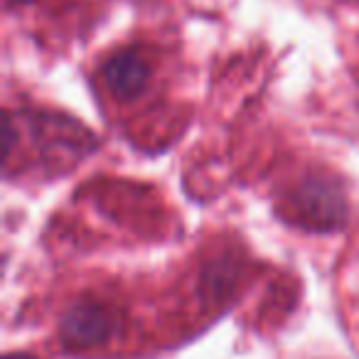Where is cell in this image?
Listing matches in <instances>:
<instances>
[{
  "label": "cell",
  "mask_w": 359,
  "mask_h": 359,
  "mask_svg": "<svg viewBox=\"0 0 359 359\" xmlns=\"http://www.w3.org/2000/svg\"><path fill=\"white\" fill-rule=\"evenodd\" d=\"M104 79L114 94L130 99L148 81V65L133 52H121L104 67Z\"/></svg>",
  "instance_id": "obj_1"
},
{
  "label": "cell",
  "mask_w": 359,
  "mask_h": 359,
  "mask_svg": "<svg viewBox=\"0 0 359 359\" xmlns=\"http://www.w3.org/2000/svg\"><path fill=\"white\" fill-rule=\"evenodd\" d=\"M111 325L104 310L91 308V305H79L65 318V337L76 344L101 342L109 334Z\"/></svg>",
  "instance_id": "obj_2"
},
{
  "label": "cell",
  "mask_w": 359,
  "mask_h": 359,
  "mask_svg": "<svg viewBox=\"0 0 359 359\" xmlns=\"http://www.w3.org/2000/svg\"><path fill=\"white\" fill-rule=\"evenodd\" d=\"M8 359H27V357H8Z\"/></svg>",
  "instance_id": "obj_3"
}]
</instances>
